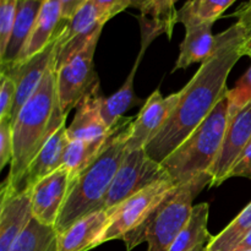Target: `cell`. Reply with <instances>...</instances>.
<instances>
[{
    "label": "cell",
    "instance_id": "1",
    "mask_svg": "<svg viewBox=\"0 0 251 251\" xmlns=\"http://www.w3.org/2000/svg\"><path fill=\"white\" fill-rule=\"evenodd\" d=\"M217 47L201 64L194 77L180 90L176 109L159 134L145 147L152 159L162 163L227 96V80L233 66L244 55L245 33L239 21L216 36Z\"/></svg>",
    "mask_w": 251,
    "mask_h": 251
},
{
    "label": "cell",
    "instance_id": "2",
    "mask_svg": "<svg viewBox=\"0 0 251 251\" xmlns=\"http://www.w3.org/2000/svg\"><path fill=\"white\" fill-rule=\"evenodd\" d=\"M59 104L54 63L12 123V159L5 183L19 190L27 168L54 132L66 123Z\"/></svg>",
    "mask_w": 251,
    "mask_h": 251
},
{
    "label": "cell",
    "instance_id": "3",
    "mask_svg": "<svg viewBox=\"0 0 251 251\" xmlns=\"http://www.w3.org/2000/svg\"><path fill=\"white\" fill-rule=\"evenodd\" d=\"M134 120V117H123L110 129L97 156L73 180L70 193L54 227L58 234L80 218L102 208L103 200L126 154Z\"/></svg>",
    "mask_w": 251,
    "mask_h": 251
},
{
    "label": "cell",
    "instance_id": "4",
    "mask_svg": "<svg viewBox=\"0 0 251 251\" xmlns=\"http://www.w3.org/2000/svg\"><path fill=\"white\" fill-rule=\"evenodd\" d=\"M228 123L229 102L226 96L198 129L161 163L176 186L199 176H210L208 173L220 153Z\"/></svg>",
    "mask_w": 251,
    "mask_h": 251
},
{
    "label": "cell",
    "instance_id": "5",
    "mask_svg": "<svg viewBox=\"0 0 251 251\" xmlns=\"http://www.w3.org/2000/svg\"><path fill=\"white\" fill-rule=\"evenodd\" d=\"M176 186L171 178L163 179L151 184L115 207L108 208L110 211V222L100 245L122 239L126 244V251H131L144 243L152 216Z\"/></svg>",
    "mask_w": 251,
    "mask_h": 251
},
{
    "label": "cell",
    "instance_id": "6",
    "mask_svg": "<svg viewBox=\"0 0 251 251\" xmlns=\"http://www.w3.org/2000/svg\"><path fill=\"white\" fill-rule=\"evenodd\" d=\"M211 183L210 176H202L176 186L164 198L147 226L145 242L147 251H171L174 242L190 218L194 200Z\"/></svg>",
    "mask_w": 251,
    "mask_h": 251
},
{
    "label": "cell",
    "instance_id": "7",
    "mask_svg": "<svg viewBox=\"0 0 251 251\" xmlns=\"http://www.w3.org/2000/svg\"><path fill=\"white\" fill-rule=\"evenodd\" d=\"M169 178L161 163L152 159L146 150L126 151L100 210L113 208L151 184Z\"/></svg>",
    "mask_w": 251,
    "mask_h": 251
},
{
    "label": "cell",
    "instance_id": "8",
    "mask_svg": "<svg viewBox=\"0 0 251 251\" xmlns=\"http://www.w3.org/2000/svg\"><path fill=\"white\" fill-rule=\"evenodd\" d=\"M100 36L93 38L87 47L69 59L56 70V90L59 104L65 115L80 103L92 88L100 85V78L95 70L93 56Z\"/></svg>",
    "mask_w": 251,
    "mask_h": 251
},
{
    "label": "cell",
    "instance_id": "9",
    "mask_svg": "<svg viewBox=\"0 0 251 251\" xmlns=\"http://www.w3.org/2000/svg\"><path fill=\"white\" fill-rule=\"evenodd\" d=\"M251 141V102L230 115L220 153L210 171V186L227 180L230 169Z\"/></svg>",
    "mask_w": 251,
    "mask_h": 251
},
{
    "label": "cell",
    "instance_id": "10",
    "mask_svg": "<svg viewBox=\"0 0 251 251\" xmlns=\"http://www.w3.org/2000/svg\"><path fill=\"white\" fill-rule=\"evenodd\" d=\"M178 22L185 26V37L174 71L185 69L194 63H203L216 50L217 41L212 34L213 22L203 21L194 14L189 1L178 10Z\"/></svg>",
    "mask_w": 251,
    "mask_h": 251
},
{
    "label": "cell",
    "instance_id": "11",
    "mask_svg": "<svg viewBox=\"0 0 251 251\" xmlns=\"http://www.w3.org/2000/svg\"><path fill=\"white\" fill-rule=\"evenodd\" d=\"M179 98L180 91L163 97L158 88L147 98L132 123L131 134L127 140V151L145 149L159 134L176 109Z\"/></svg>",
    "mask_w": 251,
    "mask_h": 251
},
{
    "label": "cell",
    "instance_id": "12",
    "mask_svg": "<svg viewBox=\"0 0 251 251\" xmlns=\"http://www.w3.org/2000/svg\"><path fill=\"white\" fill-rule=\"evenodd\" d=\"M73 185V176L64 167L39 180L32 188V216L39 223L55 227Z\"/></svg>",
    "mask_w": 251,
    "mask_h": 251
},
{
    "label": "cell",
    "instance_id": "13",
    "mask_svg": "<svg viewBox=\"0 0 251 251\" xmlns=\"http://www.w3.org/2000/svg\"><path fill=\"white\" fill-rule=\"evenodd\" d=\"M32 218V188L15 190L4 181L0 201V251H10Z\"/></svg>",
    "mask_w": 251,
    "mask_h": 251
},
{
    "label": "cell",
    "instance_id": "14",
    "mask_svg": "<svg viewBox=\"0 0 251 251\" xmlns=\"http://www.w3.org/2000/svg\"><path fill=\"white\" fill-rule=\"evenodd\" d=\"M56 46V34L53 41L42 51L34 54L27 60L9 68H1V73L7 74L16 82V97H15L14 107L11 112V124L16 119L17 114L28 100L41 83L44 74L49 66L54 63Z\"/></svg>",
    "mask_w": 251,
    "mask_h": 251
},
{
    "label": "cell",
    "instance_id": "15",
    "mask_svg": "<svg viewBox=\"0 0 251 251\" xmlns=\"http://www.w3.org/2000/svg\"><path fill=\"white\" fill-rule=\"evenodd\" d=\"M140 26H141V49H140L139 55H137L136 60H135L134 66H132L131 71L127 75L126 80L123 83L120 90H118L110 97L104 98L102 102V107H100L102 119L109 129H112L124 117L125 112H127L134 105L139 104L141 102L139 98L135 97L134 93L135 75H136L140 63H141L142 58H144L145 51L147 50V48L152 43V41L154 38H157L159 34H162L158 29L154 28L153 26H151L147 22H140Z\"/></svg>",
    "mask_w": 251,
    "mask_h": 251
},
{
    "label": "cell",
    "instance_id": "16",
    "mask_svg": "<svg viewBox=\"0 0 251 251\" xmlns=\"http://www.w3.org/2000/svg\"><path fill=\"white\" fill-rule=\"evenodd\" d=\"M103 100L104 96L97 85L80 100L73 123L68 126L69 139L88 142H103L107 139L110 129L100 115Z\"/></svg>",
    "mask_w": 251,
    "mask_h": 251
},
{
    "label": "cell",
    "instance_id": "17",
    "mask_svg": "<svg viewBox=\"0 0 251 251\" xmlns=\"http://www.w3.org/2000/svg\"><path fill=\"white\" fill-rule=\"evenodd\" d=\"M109 222V210L96 211L80 218L58 234V251H88L97 248Z\"/></svg>",
    "mask_w": 251,
    "mask_h": 251
},
{
    "label": "cell",
    "instance_id": "18",
    "mask_svg": "<svg viewBox=\"0 0 251 251\" xmlns=\"http://www.w3.org/2000/svg\"><path fill=\"white\" fill-rule=\"evenodd\" d=\"M70 139L68 135V126L65 124L56 130L53 136L42 147L33 161L27 168L19 190L31 189L46 176H50L63 166L64 151Z\"/></svg>",
    "mask_w": 251,
    "mask_h": 251
},
{
    "label": "cell",
    "instance_id": "19",
    "mask_svg": "<svg viewBox=\"0 0 251 251\" xmlns=\"http://www.w3.org/2000/svg\"><path fill=\"white\" fill-rule=\"evenodd\" d=\"M44 0H19L14 27L5 53L0 56V68L14 65L21 55L32 33Z\"/></svg>",
    "mask_w": 251,
    "mask_h": 251
},
{
    "label": "cell",
    "instance_id": "20",
    "mask_svg": "<svg viewBox=\"0 0 251 251\" xmlns=\"http://www.w3.org/2000/svg\"><path fill=\"white\" fill-rule=\"evenodd\" d=\"M61 21V0H44L31 36L14 65L22 63L43 50L53 41Z\"/></svg>",
    "mask_w": 251,
    "mask_h": 251
},
{
    "label": "cell",
    "instance_id": "21",
    "mask_svg": "<svg viewBox=\"0 0 251 251\" xmlns=\"http://www.w3.org/2000/svg\"><path fill=\"white\" fill-rule=\"evenodd\" d=\"M207 222V203H199L194 206L190 218L174 242L171 251H189L199 245L208 244L213 237L208 232Z\"/></svg>",
    "mask_w": 251,
    "mask_h": 251
},
{
    "label": "cell",
    "instance_id": "22",
    "mask_svg": "<svg viewBox=\"0 0 251 251\" xmlns=\"http://www.w3.org/2000/svg\"><path fill=\"white\" fill-rule=\"evenodd\" d=\"M10 251H58V232L32 218Z\"/></svg>",
    "mask_w": 251,
    "mask_h": 251
},
{
    "label": "cell",
    "instance_id": "23",
    "mask_svg": "<svg viewBox=\"0 0 251 251\" xmlns=\"http://www.w3.org/2000/svg\"><path fill=\"white\" fill-rule=\"evenodd\" d=\"M251 229V202L220 234L213 237L206 251H233L238 243Z\"/></svg>",
    "mask_w": 251,
    "mask_h": 251
},
{
    "label": "cell",
    "instance_id": "24",
    "mask_svg": "<svg viewBox=\"0 0 251 251\" xmlns=\"http://www.w3.org/2000/svg\"><path fill=\"white\" fill-rule=\"evenodd\" d=\"M105 141V140H104ZM103 142H88L81 140H70L66 145L63 157L64 168L70 172L73 180L93 161L100 152Z\"/></svg>",
    "mask_w": 251,
    "mask_h": 251
},
{
    "label": "cell",
    "instance_id": "25",
    "mask_svg": "<svg viewBox=\"0 0 251 251\" xmlns=\"http://www.w3.org/2000/svg\"><path fill=\"white\" fill-rule=\"evenodd\" d=\"M140 21L153 25L162 34L166 33L171 38L178 22V10L174 0H149L147 9L141 14Z\"/></svg>",
    "mask_w": 251,
    "mask_h": 251
},
{
    "label": "cell",
    "instance_id": "26",
    "mask_svg": "<svg viewBox=\"0 0 251 251\" xmlns=\"http://www.w3.org/2000/svg\"><path fill=\"white\" fill-rule=\"evenodd\" d=\"M237 0H189L194 14L203 21L213 22Z\"/></svg>",
    "mask_w": 251,
    "mask_h": 251
},
{
    "label": "cell",
    "instance_id": "27",
    "mask_svg": "<svg viewBox=\"0 0 251 251\" xmlns=\"http://www.w3.org/2000/svg\"><path fill=\"white\" fill-rule=\"evenodd\" d=\"M19 0H0V56L5 53L14 27Z\"/></svg>",
    "mask_w": 251,
    "mask_h": 251
},
{
    "label": "cell",
    "instance_id": "28",
    "mask_svg": "<svg viewBox=\"0 0 251 251\" xmlns=\"http://www.w3.org/2000/svg\"><path fill=\"white\" fill-rule=\"evenodd\" d=\"M227 97L229 102V117L251 102V66L240 77L235 87L228 91Z\"/></svg>",
    "mask_w": 251,
    "mask_h": 251
},
{
    "label": "cell",
    "instance_id": "29",
    "mask_svg": "<svg viewBox=\"0 0 251 251\" xmlns=\"http://www.w3.org/2000/svg\"><path fill=\"white\" fill-rule=\"evenodd\" d=\"M16 97V82L11 76L0 75V120H11L12 107Z\"/></svg>",
    "mask_w": 251,
    "mask_h": 251
},
{
    "label": "cell",
    "instance_id": "30",
    "mask_svg": "<svg viewBox=\"0 0 251 251\" xmlns=\"http://www.w3.org/2000/svg\"><path fill=\"white\" fill-rule=\"evenodd\" d=\"M14 145H12L11 120H0V171L11 163Z\"/></svg>",
    "mask_w": 251,
    "mask_h": 251
},
{
    "label": "cell",
    "instance_id": "31",
    "mask_svg": "<svg viewBox=\"0 0 251 251\" xmlns=\"http://www.w3.org/2000/svg\"><path fill=\"white\" fill-rule=\"evenodd\" d=\"M105 22L130 7L129 0H91Z\"/></svg>",
    "mask_w": 251,
    "mask_h": 251
},
{
    "label": "cell",
    "instance_id": "32",
    "mask_svg": "<svg viewBox=\"0 0 251 251\" xmlns=\"http://www.w3.org/2000/svg\"><path fill=\"white\" fill-rule=\"evenodd\" d=\"M232 176H243V178L251 179V141L242 152L233 168L230 169L228 179Z\"/></svg>",
    "mask_w": 251,
    "mask_h": 251
},
{
    "label": "cell",
    "instance_id": "33",
    "mask_svg": "<svg viewBox=\"0 0 251 251\" xmlns=\"http://www.w3.org/2000/svg\"><path fill=\"white\" fill-rule=\"evenodd\" d=\"M88 0H61V20L69 21Z\"/></svg>",
    "mask_w": 251,
    "mask_h": 251
},
{
    "label": "cell",
    "instance_id": "34",
    "mask_svg": "<svg viewBox=\"0 0 251 251\" xmlns=\"http://www.w3.org/2000/svg\"><path fill=\"white\" fill-rule=\"evenodd\" d=\"M249 250H251V229L244 235V237H243V239L238 243L237 247L233 249V251H249Z\"/></svg>",
    "mask_w": 251,
    "mask_h": 251
},
{
    "label": "cell",
    "instance_id": "35",
    "mask_svg": "<svg viewBox=\"0 0 251 251\" xmlns=\"http://www.w3.org/2000/svg\"><path fill=\"white\" fill-rule=\"evenodd\" d=\"M129 4L131 7H136V9H139L142 14V12L147 9L149 0H129Z\"/></svg>",
    "mask_w": 251,
    "mask_h": 251
},
{
    "label": "cell",
    "instance_id": "36",
    "mask_svg": "<svg viewBox=\"0 0 251 251\" xmlns=\"http://www.w3.org/2000/svg\"><path fill=\"white\" fill-rule=\"evenodd\" d=\"M207 249V244H202V245H199V247L194 248V249L189 250V251H206Z\"/></svg>",
    "mask_w": 251,
    "mask_h": 251
},
{
    "label": "cell",
    "instance_id": "37",
    "mask_svg": "<svg viewBox=\"0 0 251 251\" xmlns=\"http://www.w3.org/2000/svg\"><path fill=\"white\" fill-rule=\"evenodd\" d=\"M248 5H249V9H250V11H251V0L249 2H248Z\"/></svg>",
    "mask_w": 251,
    "mask_h": 251
},
{
    "label": "cell",
    "instance_id": "38",
    "mask_svg": "<svg viewBox=\"0 0 251 251\" xmlns=\"http://www.w3.org/2000/svg\"><path fill=\"white\" fill-rule=\"evenodd\" d=\"M176 1H179V0H174V4H176Z\"/></svg>",
    "mask_w": 251,
    "mask_h": 251
},
{
    "label": "cell",
    "instance_id": "39",
    "mask_svg": "<svg viewBox=\"0 0 251 251\" xmlns=\"http://www.w3.org/2000/svg\"><path fill=\"white\" fill-rule=\"evenodd\" d=\"M249 251H251V250H249Z\"/></svg>",
    "mask_w": 251,
    "mask_h": 251
}]
</instances>
